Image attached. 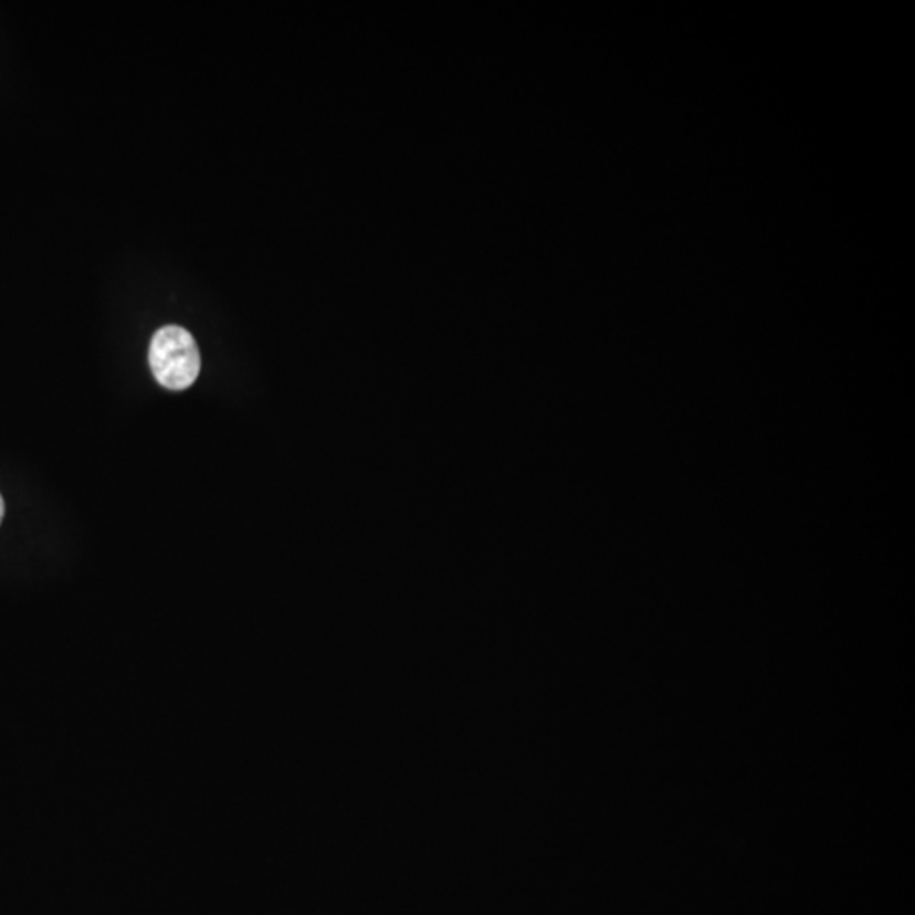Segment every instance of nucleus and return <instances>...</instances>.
Returning a JSON list of instances; mask_svg holds the SVG:
<instances>
[{"label": "nucleus", "instance_id": "1", "mask_svg": "<svg viewBox=\"0 0 915 915\" xmlns=\"http://www.w3.org/2000/svg\"><path fill=\"white\" fill-rule=\"evenodd\" d=\"M149 367L165 389L186 390L200 374V353L189 330L165 326L157 330L149 345Z\"/></svg>", "mask_w": 915, "mask_h": 915}, {"label": "nucleus", "instance_id": "2", "mask_svg": "<svg viewBox=\"0 0 915 915\" xmlns=\"http://www.w3.org/2000/svg\"><path fill=\"white\" fill-rule=\"evenodd\" d=\"M4 514H6L4 498H2V495H0V523H2V519H4Z\"/></svg>", "mask_w": 915, "mask_h": 915}]
</instances>
